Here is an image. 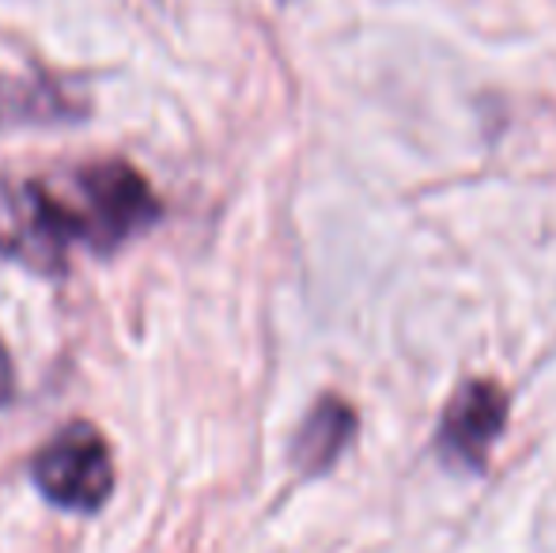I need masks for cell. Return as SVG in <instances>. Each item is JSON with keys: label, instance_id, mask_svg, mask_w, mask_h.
<instances>
[{"label": "cell", "instance_id": "obj_1", "mask_svg": "<svg viewBox=\"0 0 556 553\" xmlns=\"http://www.w3.org/2000/svg\"><path fill=\"white\" fill-rule=\"evenodd\" d=\"M160 221L148 178L125 160H103L76 167L65 183H27V231L30 251L53 262L73 243L111 254L132 236Z\"/></svg>", "mask_w": 556, "mask_h": 553}, {"label": "cell", "instance_id": "obj_2", "mask_svg": "<svg viewBox=\"0 0 556 553\" xmlns=\"http://www.w3.org/2000/svg\"><path fill=\"white\" fill-rule=\"evenodd\" d=\"M30 478L46 501L68 512H99L114 493V458L111 443L88 420H73L53 440L38 448L30 463Z\"/></svg>", "mask_w": 556, "mask_h": 553}, {"label": "cell", "instance_id": "obj_3", "mask_svg": "<svg viewBox=\"0 0 556 553\" xmlns=\"http://www.w3.org/2000/svg\"><path fill=\"white\" fill-rule=\"evenodd\" d=\"M507 394L500 391L492 379H469L454 391L440 417V432H435V448L446 466L473 474L484 470L492 443L504 436L507 425Z\"/></svg>", "mask_w": 556, "mask_h": 553}, {"label": "cell", "instance_id": "obj_4", "mask_svg": "<svg viewBox=\"0 0 556 553\" xmlns=\"http://www.w3.org/2000/svg\"><path fill=\"white\" fill-rule=\"evenodd\" d=\"M352 440H356V410L337 394H323L292 440V466L303 478H318L333 470Z\"/></svg>", "mask_w": 556, "mask_h": 553}, {"label": "cell", "instance_id": "obj_5", "mask_svg": "<svg viewBox=\"0 0 556 553\" xmlns=\"http://www.w3.org/2000/svg\"><path fill=\"white\" fill-rule=\"evenodd\" d=\"M15 399V368H12V356H8L4 341H0V406Z\"/></svg>", "mask_w": 556, "mask_h": 553}, {"label": "cell", "instance_id": "obj_6", "mask_svg": "<svg viewBox=\"0 0 556 553\" xmlns=\"http://www.w3.org/2000/svg\"><path fill=\"white\" fill-rule=\"evenodd\" d=\"M4 251H8V247H4V243H0V254H4Z\"/></svg>", "mask_w": 556, "mask_h": 553}]
</instances>
